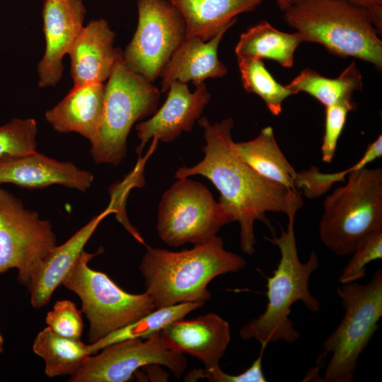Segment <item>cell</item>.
Segmentation results:
<instances>
[{"instance_id":"8992f818","label":"cell","mask_w":382,"mask_h":382,"mask_svg":"<svg viewBox=\"0 0 382 382\" xmlns=\"http://www.w3.org/2000/svg\"><path fill=\"white\" fill-rule=\"evenodd\" d=\"M336 291L344 316L324 341L317 364L330 354L323 381L352 382L358 359L378 329L382 317V271L376 270L367 284H342Z\"/></svg>"},{"instance_id":"2e32d148","label":"cell","mask_w":382,"mask_h":382,"mask_svg":"<svg viewBox=\"0 0 382 382\" xmlns=\"http://www.w3.org/2000/svg\"><path fill=\"white\" fill-rule=\"evenodd\" d=\"M93 174L71 162L59 161L35 151L0 161V184L36 189L53 185L85 192L93 181Z\"/></svg>"},{"instance_id":"1f68e13d","label":"cell","mask_w":382,"mask_h":382,"mask_svg":"<svg viewBox=\"0 0 382 382\" xmlns=\"http://www.w3.org/2000/svg\"><path fill=\"white\" fill-rule=\"evenodd\" d=\"M47 327L67 338L81 340L83 330L82 311L69 300L57 301L45 318Z\"/></svg>"},{"instance_id":"d6986e66","label":"cell","mask_w":382,"mask_h":382,"mask_svg":"<svg viewBox=\"0 0 382 382\" xmlns=\"http://www.w3.org/2000/svg\"><path fill=\"white\" fill-rule=\"evenodd\" d=\"M104 103L105 83L74 86L63 100L45 112V119L55 131L76 132L91 145L98 137Z\"/></svg>"},{"instance_id":"f1b7e54d","label":"cell","mask_w":382,"mask_h":382,"mask_svg":"<svg viewBox=\"0 0 382 382\" xmlns=\"http://www.w3.org/2000/svg\"><path fill=\"white\" fill-rule=\"evenodd\" d=\"M37 133L33 118H14L0 126V161L37 151Z\"/></svg>"},{"instance_id":"ba28073f","label":"cell","mask_w":382,"mask_h":382,"mask_svg":"<svg viewBox=\"0 0 382 382\" xmlns=\"http://www.w3.org/2000/svg\"><path fill=\"white\" fill-rule=\"evenodd\" d=\"M103 252L102 248L95 253L83 250L62 283L81 299V311L89 322L90 344L156 309L147 292L128 293L107 274L88 266L89 261Z\"/></svg>"},{"instance_id":"7402d4cb","label":"cell","mask_w":382,"mask_h":382,"mask_svg":"<svg viewBox=\"0 0 382 382\" xmlns=\"http://www.w3.org/2000/svg\"><path fill=\"white\" fill-rule=\"evenodd\" d=\"M233 149L243 161L262 177L299 192L296 187L298 173L280 149L272 127L263 128L250 141L234 142Z\"/></svg>"},{"instance_id":"ac0fdd59","label":"cell","mask_w":382,"mask_h":382,"mask_svg":"<svg viewBox=\"0 0 382 382\" xmlns=\"http://www.w3.org/2000/svg\"><path fill=\"white\" fill-rule=\"evenodd\" d=\"M230 28H223L207 41L186 37L160 74L161 92L166 93L174 81L185 83L192 81L195 84L204 82L207 79L224 77L228 69L218 57V47Z\"/></svg>"},{"instance_id":"4dcf8cb0","label":"cell","mask_w":382,"mask_h":382,"mask_svg":"<svg viewBox=\"0 0 382 382\" xmlns=\"http://www.w3.org/2000/svg\"><path fill=\"white\" fill-rule=\"evenodd\" d=\"M355 107L352 96L342 98L325 107V132L321 145L322 160L325 163H330L332 161L347 115Z\"/></svg>"},{"instance_id":"d4e9b609","label":"cell","mask_w":382,"mask_h":382,"mask_svg":"<svg viewBox=\"0 0 382 382\" xmlns=\"http://www.w3.org/2000/svg\"><path fill=\"white\" fill-rule=\"evenodd\" d=\"M286 86L294 94L307 93L327 107L342 98L352 96L356 91H361L363 83L361 74L353 61L337 78L333 79L306 68Z\"/></svg>"},{"instance_id":"603a6c76","label":"cell","mask_w":382,"mask_h":382,"mask_svg":"<svg viewBox=\"0 0 382 382\" xmlns=\"http://www.w3.org/2000/svg\"><path fill=\"white\" fill-rule=\"evenodd\" d=\"M303 42L299 33L282 32L263 21L241 35L235 54L237 58H265L274 60L283 67L290 68L294 64L295 52Z\"/></svg>"},{"instance_id":"6da1fadb","label":"cell","mask_w":382,"mask_h":382,"mask_svg":"<svg viewBox=\"0 0 382 382\" xmlns=\"http://www.w3.org/2000/svg\"><path fill=\"white\" fill-rule=\"evenodd\" d=\"M198 124L204 129V157L193 166L179 168L174 177L199 175L214 184L220 192L219 202L240 224L241 250L251 255L257 243L255 222L261 221L271 228L267 212H297L302 198L299 192L262 177L238 156L233 149L232 118L212 124L201 117Z\"/></svg>"},{"instance_id":"4316f807","label":"cell","mask_w":382,"mask_h":382,"mask_svg":"<svg viewBox=\"0 0 382 382\" xmlns=\"http://www.w3.org/2000/svg\"><path fill=\"white\" fill-rule=\"evenodd\" d=\"M237 59L245 90L260 97L271 113L278 116L282 111L283 102L294 93L274 79L262 59L238 57Z\"/></svg>"},{"instance_id":"44dd1931","label":"cell","mask_w":382,"mask_h":382,"mask_svg":"<svg viewBox=\"0 0 382 382\" xmlns=\"http://www.w3.org/2000/svg\"><path fill=\"white\" fill-rule=\"evenodd\" d=\"M180 13L186 37L207 41L226 27H231L237 16L256 8L264 0H168Z\"/></svg>"},{"instance_id":"cb8c5ba5","label":"cell","mask_w":382,"mask_h":382,"mask_svg":"<svg viewBox=\"0 0 382 382\" xmlns=\"http://www.w3.org/2000/svg\"><path fill=\"white\" fill-rule=\"evenodd\" d=\"M33 349L45 361V374L50 378L73 376L91 355L88 345L62 337L49 327L38 332Z\"/></svg>"},{"instance_id":"7a4b0ae2","label":"cell","mask_w":382,"mask_h":382,"mask_svg":"<svg viewBox=\"0 0 382 382\" xmlns=\"http://www.w3.org/2000/svg\"><path fill=\"white\" fill-rule=\"evenodd\" d=\"M146 248L139 268L156 309L185 302L205 303L211 298L207 287L212 280L237 272L246 264L241 256L226 250L217 235L181 251Z\"/></svg>"},{"instance_id":"e0dca14e","label":"cell","mask_w":382,"mask_h":382,"mask_svg":"<svg viewBox=\"0 0 382 382\" xmlns=\"http://www.w3.org/2000/svg\"><path fill=\"white\" fill-rule=\"evenodd\" d=\"M115 37L103 18L92 20L83 27L68 53L74 86L108 80L121 51L114 47Z\"/></svg>"},{"instance_id":"f546056e","label":"cell","mask_w":382,"mask_h":382,"mask_svg":"<svg viewBox=\"0 0 382 382\" xmlns=\"http://www.w3.org/2000/svg\"><path fill=\"white\" fill-rule=\"evenodd\" d=\"M352 257L342 270L338 281L341 284L357 282L366 275V266L382 259V231L374 232L357 244Z\"/></svg>"},{"instance_id":"d6a6232c","label":"cell","mask_w":382,"mask_h":382,"mask_svg":"<svg viewBox=\"0 0 382 382\" xmlns=\"http://www.w3.org/2000/svg\"><path fill=\"white\" fill-rule=\"evenodd\" d=\"M265 348L261 347L260 354L251 366L245 371L237 375L224 372L219 366L195 369L187 373L185 381H196L206 378L211 382H265L266 378L262 368V354Z\"/></svg>"},{"instance_id":"9c48e42d","label":"cell","mask_w":382,"mask_h":382,"mask_svg":"<svg viewBox=\"0 0 382 382\" xmlns=\"http://www.w3.org/2000/svg\"><path fill=\"white\" fill-rule=\"evenodd\" d=\"M233 221L231 215L203 184L183 178L166 190L158 204L156 231L172 247L209 241Z\"/></svg>"},{"instance_id":"5b68a950","label":"cell","mask_w":382,"mask_h":382,"mask_svg":"<svg viewBox=\"0 0 382 382\" xmlns=\"http://www.w3.org/2000/svg\"><path fill=\"white\" fill-rule=\"evenodd\" d=\"M323 244L338 256L351 255L366 236L382 231V170L366 167L348 175L323 202L318 225Z\"/></svg>"},{"instance_id":"30bf717a","label":"cell","mask_w":382,"mask_h":382,"mask_svg":"<svg viewBox=\"0 0 382 382\" xmlns=\"http://www.w3.org/2000/svg\"><path fill=\"white\" fill-rule=\"evenodd\" d=\"M56 245L51 222L0 187V274L15 268L18 282L28 286Z\"/></svg>"},{"instance_id":"484cf974","label":"cell","mask_w":382,"mask_h":382,"mask_svg":"<svg viewBox=\"0 0 382 382\" xmlns=\"http://www.w3.org/2000/svg\"><path fill=\"white\" fill-rule=\"evenodd\" d=\"M201 302H185L170 306L156 308L139 320L115 330L100 340L91 343V354H97L103 348L129 339L147 338L160 332L173 321L184 318L193 311L202 307Z\"/></svg>"},{"instance_id":"7c38bea8","label":"cell","mask_w":382,"mask_h":382,"mask_svg":"<svg viewBox=\"0 0 382 382\" xmlns=\"http://www.w3.org/2000/svg\"><path fill=\"white\" fill-rule=\"evenodd\" d=\"M100 351L98 354L91 355L69 381H129L139 369L151 364L165 366L180 378L187 367L185 354L167 348L160 332L145 339L115 342Z\"/></svg>"},{"instance_id":"836d02e7","label":"cell","mask_w":382,"mask_h":382,"mask_svg":"<svg viewBox=\"0 0 382 382\" xmlns=\"http://www.w3.org/2000/svg\"><path fill=\"white\" fill-rule=\"evenodd\" d=\"M350 4L362 6L366 9L374 6L382 5V0H344Z\"/></svg>"},{"instance_id":"d590c367","label":"cell","mask_w":382,"mask_h":382,"mask_svg":"<svg viewBox=\"0 0 382 382\" xmlns=\"http://www.w3.org/2000/svg\"><path fill=\"white\" fill-rule=\"evenodd\" d=\"M4 351V338L0 333V354H1Z\"/></svg>"},{"instance_id":"5bb4252c","label":"cell","mask_w":382,"mask_h":382,"mask_svg":"<svg viewBox=\"0 0 382 382\" xmlns=\"http://www.w3.org/2000/svg\"><path fill=\"white\" fill-rule=\"evenodd\" d=\"M86 13L82 0H45L42 16L45 51L37 64L38 86H54L63 73L62 59L83 25Z\"/></svg>"},{"instance_id":"4fadbf2b","label":"cell","mask_w":382,"mask_h":382,"mask_svg":"<svg viewBox=\"0 0 382 382\" xmlns=\"http://www.w3.org/2000/svg\"><path fill=\"white\" fill-rule=\"evenodd\" d=\"M190 92L187 83L173 82L168 90L163 105L146 121L138 123L135 129L139 144L136 153L141 154L146 144L153 138L163 142L175 141L183 132H190L211 99L204 82L194 84Z\"/></svg>"},{"instance_id":"8fae6325","label":"cell","mask_w":382,"mask_h":382,"mask_svg":"<svg viewBox=\"0 0 382 382\" xmlns=\"http://www.w3.org/2000/svg\"><path fill=\"white\" fill-rule=\"evenodd\" d=\"M136 31L122 55L134 72L154 83L186 38L185 21L168 0H137Z\"/></svg>"},{"instance_id":"52a82bcc","label":"cell","mask_w":382,"mask_h":382,"mask_svg":"<svg viewBox=\"0 0 382 382\" xmlns=\"http://www.w3.org/2000/svg\"><path fill=\"white\" fill-rule=\"evenodd\" d=\"M161 91L125 63L122 51L105 84L103 120L90 153L96 163L119 165L133 125L158 110Z\"/></svg>"},{"instance_id":"9a60e30c","label":"cell","mask_w":382,"mask_h":382,"mask_svg":"<svg viewBox=\"0 0 382 382\" xmlns=\"http://www.w3.org/2000/svg\"><path fill=\"white\" fill-rule=\"evenodd\" d=\"M160 335L169 349L191 355L210 368L219 366L231 340V328L228 321L212 312L173 321Z\"/></svg>"},{"instance_id":"ffe728a7","label":"cell","mask_w":382,"mask_h":382,"mask_svg":"<svg viewBox=\"0 0 382 382\" xmlns=\"http://www.w3.org/2000/svg\"><path fill=\"white\" fill-rule=\"evenodd\" d=\"M114 212L110 207L94 216L63 244L56 247L43 260L27 288L30 303L39 308L47 304L57 288L84 250L83 248L101 221Z\"/></svg>"},{"instance_id":"3957f363","label":"cell","mask_w":382,"mask_h":382,"mask_svg":"<svg viewBox=\"0 0 382 382\" xmlns=\"http://www.w3.org/2000/svg\"><path fill=\"white\" fill-rule=\"evenodd\" d=\"M296 213H289L286 230L281 228L279 236L273 233L271 238H265L279 248L280 260L272 275L267 277L268 301L265 311L240 330L243 340L255 339L261 347L266 348L269 343L280 340L293 343L299 339L300 333L289 318L295 302L302 301L313 313H317L320 307L308 288L310 277L319 266L318 257L313 250L306 262L299 260L294 232Z\"/></svg>"},{"instance_id":"e575fe53","label":"cell","mask_w":382,"mask_h":382,"mask_svg":"<svg viewBox=\"0 0 382 382\" xmlns=\"http://www.w3.org/2000/svg\"><path fill=\"white\" fill-rule=\"evenodd\" d=\"M280 11L284 12L303 0H274Z\"/></svg>"},{"instance_id":"83f0119b","label":"cell","mask_w":382,"mask_h":382,"mask_svg":"<svg viewBox=\"0 0 382 382\" xmlns=\"http://www.w3.org/2000/svg\"><path fill=\"white\" fill-rule=\"evenodd\" d=\"M382 156V135L369 144L361 158L350 167L334 173H320L317 167L312 166L297 173L296 187L301 190L308 199H315L327 192L336 183L345 182V177L350 173L366 167L368 164Z\"/></svg>"},{"instance_id":"277c9868","label":"cell","mask_w":382,"mask_h":382,"mask_svg":"<svg viewBox=\"0 0 382 382\" xmlns=\"http://www.w3.org/2000/svg\"><path fill=\"white\" fill-rule=\"evenodd\" d=\"M283 18L303 42L320 44L330 54L359 59L381 71V35L366 8L344 0H303Z\"/></svg>"}]
</instances>
